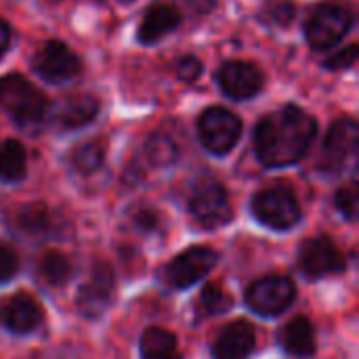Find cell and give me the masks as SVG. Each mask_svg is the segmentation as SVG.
<instances>
[{
    "label": "cell",
    "mask_w": 359,
    "mask_h": 359,
    "mask_svg": "<svg viewBox=\"0 0 359 359\" xmlns=\"http://www.w3.org/2000/svg\"><path fill=\"white\" fill-rule=\"evenodd\" d=\"M318 122L297 105H284L265 116L255 128V151L267 168L299 162L311 147Z\"/></svg>",
    "instance_id": "obj_1"
},
{
    "label": "cell",
    "mask_w": 359,
    "mask_h": 359,
    "mask_svg": "<svg viewBox=\"0 0 359 359\" xmlns=\"http://www.w3.org/2000/svg\"><path fill=\"white\" fill-rule=\"evenodd\" d=\"M0 107L21 128L36 130L48 116V101L40 88L19 74L0 78Z\"/></svg>",
    "instance_id": "obj_2"
},
{
    "label": "cell",
    "mask_w": 359,
    "mask_h": 359,
    "mask_svg": "<svg viewBox=\"0 0 359 359\" xmlns=\"http://www.w3.org/2000/svg\"><path fill=\"white\" fill-rule=\"evenodd\" d=\"M187 210L191 219L206 229L225 225L231 219V204H229L227 189L210 175L196 179L189 187Z\"/></svg>",
    "instance_id": "obj_3"
},
{
    "label": "cell",
    "mask_w": 359,
    "mask_h": 359,
    "mask_svg": "<svg viewBox=\"0 0 359 359\" xmlns=\"http://www.w3.org/2000/svg\"><path fill=\"white\" fill-rule=\"evenodd\" d=\"M359 145V128L353 118L337 120L322 145L318 168L328 177H339L347 170L349 164L355 162Z\"/></svg>",
    "instance_id": "obj_4"
},
{
    "label": "cell",
    "mask_w": 359,
    "mask_h": 359,
    "mask_svg": "<svg viewBox=\"0 0 359 359\" xmlns=\"http://www.w3.org/2000/svg\"><path fill=\"white\" fill-rule=\"evenodd\" d=\"M252 215L265 227L286 231L301 221V206L290 189L269 187L252 198Z\"/></svg>",
    "instance_id": "obj_5"
},
{
    "label": "cell",
    "mask_w": 359,
    "mask_h": 359,
    "mask_svg": "<svg viewBox=\"0 0 359 359\" xmlns=\"http://www.w3.org/2000/svg\"><path fill=\"white\" fill-rule=\"evenodd\" d=\"M353 25L349 8L339 4H322L305 23V38L313 50H328L339 44Z\"/></svg>",
    "instance_id": "obj_6"
},
{
    "label": "cell",
    "mask_w": 359,
    "mask_h": 359,
    "mask_svg": "<svg viewBox=\"0 0 359 359\" xmlns=\"http://www.w3.org/2000/svg\"><path fill=\"white\" fill-rule=\"evenodd\" d=\"M198 135L202 145L210 154L225 156L240 141L242 122L233 111L225 107H208L206 111H202L198 120Z\"/></svg>",
    "instance_id": "obj_7"
},
{
    "label": "cell",
    "mask_w": 359,
    "mask_h": 359,
    "mask_svg": "<svg viewBox=\"0 0 359 359\" xmlns=\"http://www.w3.org/2000/svg\"><path fill=\"white\" fill-rule=\"evenodd\" d=\"M294 297H297V288L290 278L267 276L257 280L248 288L246 305L263 318H276L294 303Z\"/></svg>",
    "instance_id": "obj_8"
},
{
    "label": "cell",
    "mask_w": 359,
    "mask_h": 359,
    "mask_svg": "<svg viewBox=\"0 0 359 359\" xmlns=\"http://www.w3.org/2000/svg\"><path fill=\"white\" fill-rule=\"evenodd\" d=\"M34 72L48 84H63L80 76L82 63L80 59L63 44L61 40H48L44 42L32 61Z\"/></svg>",
    "instance_id": "obj_9"
},
{
    "label": "cell",
    "mask_w": 359,
    "mask_h": 359,
    "mask_svg": "<svg viewBox=\"0 0 359 359\" xmlns=\"http://www.w3.org/2000/svg\"><path fill=\"white\" fill-rule=\"evenodd\" d=\"M219 261V255L212 248L196 246L181 255H177L166 267H164V280L170 288L183 290L200 282L204 276H208Z\"/></svg>",
    "instance_id": "obj_10"
},
{
    "label": "cell",
    "mask_w": 359,
    "mask_h": 359,
    "mask_svg": "<svg viewBox=\"0 0 359 359\" xmlns=\"http://www.w3.org/2000/svg\"><path fill=\"white\" fill-rule=\"evenodd\" d=\"M114 292H116V278L111 267L105 263H95L86 282L80 286L78 301H76L78 311L88 320L101 318L111 305Z\"/></svg>",
    "instance_id": "obj_11"
},
{
    "label": "cell",
    "mask_w": 359,
    "mask_h": 359,
    "mask_svg": "<svg viewBox=\"0 0 359 359\" xmlns=\"http://www.w3.org/2000/svg\"><path fill=\"white\" fill-rule=\"evenodd\" d=\"M299 267L309 280H320L332 273H341L345 269V257L337 248V244L326 238H311L301 244L299 250Z\"/></svg>",
    "instance_id": "obj_12"
},
{
    "label": "cell",
    "mask_w": 359,
    "mask_h": 359,
    "mask_svg": "<svg viewBox=\"0 0 359 359\" xmlns=\"http://www.w3.org/2000/svg\"><path fill=\"white\" fill-rule=\"evenodd\" d=\"M219 86L233 101H246L261 93L263 74L248 61H229L219 69Z\"/></svg>",
    "instance_id": "obj_13"
},
{
    "label": "cell",
    "mask_w": 359,
    "mask_h": 359,
    "mask_svg": "<svg viewBox=\"0 0 359 359\" xmlns=\"http://www.w3.org/2000/svg\"><path fill=\"white\" fill-rule=\"evenodd\" d=\"M42 318L44 311L40 303L25 292H19L0 305V326L15 334L34 332L42 324Z\"/></svg>",
    "instance_id": "obj_14"
},
{
    "label": "cell",
    "mask_w": 359,
    "mask_h": 359,
    "mask_svg": "<svg viewBox=\"0 0 359 359\" xmlns=\"http://www.w3.org/2000/svg\"><path fill=\"white\" fill-rule=\"evenodd\" d=\"M255 328L244 322H231L225 326V330L219 334V339L212 345V355L215 359H248L255 351Z\"/></svg>",
    "instance_id": "obj_15"
},
{
    "label": "cell",
    "mask_w": 359,
    "mask_h": 359,
    "mask_svg": "<svg viewBox=\"0 0 359 359\" xmlns=\"http://www.w3.org/2000/svg\"><path fill=\"white\" fill-rule=\"evenodd\" d=\"M179 23H181V13L170 4L158 2L145 11L143 21L139 23L137 36L143 44H154L162 40L166 34H170Z\"/></svg>",
    "instance_id": "obj_16"
},
{
    "label": "cell",
    "mask_w": 359,
    "mask_h": 359,
    "mask_svg": "<svg viewBox=\"0 0 359 359\" xmlns=\"http://www.w3.org/2000/svg\"><path fill=\"white\" fill-rule=\"evenodd\" d=\"M99 114V101L93 95H69L65 97L55 114L59 128L74 130L93 122Z\"/></svg>",
    "instance_id": "obj_17"
},
{
    "label": "cell",
    "mask_w": 359,
    "mask_h": 359,
    "mask_svg": "<svg viewBox=\"0 0 359 359\" xmlns=\"http://www.w3.org/2000/svg\"><path fill=\"white\" fill-rule=\"evenodd\" d=\"M280 347L294 358H311L316 353V330L313 324L299 316L292 318L280 330Z\"/></svg>",
    "instance_id": "obj_18"
},
{
    "label": "cell",
    "mask_w": 359,
    "mask_h": 359,
    "mask_svg": "<svg viewBox=\"0 0 359 359\" xmlns=\"http://www.w3.org/2000/svg\"><path fill=\"white\" fill-rule=\"evenodd\" d=\"M141 359H181L179 343L172 332L164 328H147L139 343Z\"/></svg>",
    "instance_id": "obj_19"
},
{
    "label": "cell",
    "mask_w": 359,
    "mask_h": 359,
    "mask_svg": "<svg viewBox=\"0 0 359 359\" xmlns=\"http://www.w3.org/2000/svg\"><path fill=\"white\" fill-rule=\"evenodd\" d=\"M13 227L23 236L38 238V236H44L53 227V223H50V215L44 204H27L15 212Z\"/></svg>",
    "instance_id": "obj_20"
},
{
    "label": "cell",
    "mask_w": 359,
    "mask_h": 359,
    "mask_svg": "<svg viewBox=\"0 0 359 359\" xmlns=\"http://www.w3.org/2000/svg\"><path fill=\"white\" fill-rule=\"evenodd\" d=\"M27 156L19 141L8 139L0 145V181L15 183L25 177Z\"/></svg>",
    "instance_id": "obj_21"
},
{
    "label": "cell",
    "mask_w": 359,
    "mask_h": 359,
    "mask_svg": "<svg viewBox=\"0 0 359 359\" xmlns=\"http://www.w3.org/2000/svg\"><path fill=\"white\" fill-rule=\"evenodd\" d=\"M38 278L48 286H63L72 278V263L65 255L57 250H46L38 261Z\"/></svg>",
    "instance_id": "obj_22"
},
{
    "label": "cell",
    "mask_w": 359,
    "mask_h": 359,
    "mask_svg": "<svg viewBox=\"0 0 359 359\" xmlns=\"http://www.w3.org/2000/svg\"><path fill=\"white\" fill-rule=\"evenodd\" d=\"M103 160H105V147L99 141H86L78 145L69 156L74 170L80 175H93L103 166Z\"/></svg>",
    "instance_id": "obj_23"
},
{
    "label": "cell",
    "mask_w": 359,
    "mask_h": 359,
    "mask_svg": "<svg viewBox=\"0 0 359 359\" xmlns=\"http://www.w3.org/2000/svg\"><path fill=\"white\" fill-rule=\"evenodd\" d=\"M145 154L154 166H168L179 158V145L170 135L154 133L145 143Z\"/></svg>",
    "instance_id": "obj_24"
},
{
    "label": "cell",
    "mask_w": 359,
    "mask_h": 359,
    "mask_svg": "<svg viewBox=\"0 0 359 359\" xmlns=\"http://www.w3.org/2000/svg\"><path fill=\"white\" fill-rule=\"evenodd\" d=\"M200 307L208 316H221L233 307V299L219 284H206L202 294H200Z\"/></svg>",
    "instance_id": "obj_25"
},
{
    "label": "cell",
    "mask_w": 359,
    "mask_h": 359,
    "mask_svg": "<svg viewBox=\"0 0 359 359\" xmlns=\"http://www.w3.org/2000/svg\"><path fill=\"white\" fill-rule=\"evenodd\" d=\"M294 4L288 2V0H280V2H271L267 4L263 11H261V19L267 23V25H278V27H286L292 23L294 19Z\"/></svg>",
    "instance_id": "obj_26"
},
{
    "label": "cell",
    "mask_w": 359,
    "mask_h": 359,
    "mask_svg": "<svg viewBox=\"0 0 359 359\" xmlns=\"http://www.w3.org/2000/svg\"><path fill=\"white\" fill-rule=\"evenodd\" d=\"M334 204L339 208V212L347 219V221H355L358 219V206H359V196H358V185L351 183L343 189L337 191Z\"/></svg>",
    "instance_id": "obj_27"
},
{
    "label": "cell",
    "mask_w": 359,
    "mask_h": 359,
    "mask_svg": "<svg viewBox=\"0 0 359 359\" xmlns=\"http://www.w3.org/2000/svg\"><path fill=\"white\" fill-rule=\"evenodd\" d=\"M17 269H19V259L15 250L8 248L6 244H0V284H6L8 280H13Z\"/></svg>",
    "instance_id": "obj_28"
},
{
    "label": "cell",
    "mask_w": 359,
    "mask_h": 359,
    "mask_svg": "<svg viewBox=\"0 0 359 359\" xmlns=\"http://www.w3.org/2000/svg\"><path fill=\"white\" fill-rule=\"evenodd\" d=\"M358 53V44H349V46H345L343 50L334 53L330 59H326V61H324V67H328V69H347V67H351V65L355 63Z\"/></svg>",
    "instance_id": "obj_29"
},
{
    "label": "cell",
    "mask_w": 359,
    "mask_h": 359,
    "mask_svg": "<svg viewBox=\"0 0 359 359\" xmlns=\"http://www.w3.org/2000/svg\"><path fill=\"white\" fill-rule=\"evenodd\" d=\"M202 74V61L194 55H187V57H181L177 61V76L185 82H194L198 80Z\"/></svg>",
    "instance_id": "obj_30"
},
{
    "label": "cell",
    "mask_w": 359,
    "mask_h": 359,
    "mask_svg": "<svg viewBox=\"0 0 359 359\" xmlns=\"http://www.w3.org/2000/svg\"><path fill=\"white\" fill-rule=\"evenodd\" d=\"M133 221H135L137 229H141V231H158V227H160V217L151 208H139L135 212Z\"/></svg>",
    "instance_id": "obj_31"
},
{
    "label": "cell",
    "mask_w": 359,
    "mask_h": 359,
    "mask_svg": "<svg viewBox=\"0 0 359 359\" xmlns=\"http://www.w3.org/2000/svg\"><path fill=\"white\" fill-rule=\"evenodd\" d=\"M191 13H196V15H206V13H210L212 8H215V4H217V0H181Z\"/></svg>",
    "instance_id": "obj_32"
},
{
    "label": "cell",
    "mask_w": 359,
    "mask_h": 359,
    "mask_svg": "<svg viewBox=\"0 0 359 359\" xmlns=\"http://www.w3.org/2000/svg\"><path fill=\"white\" fill-rule=\"evenodd\" d=\"M8 44H11V27H8L6 21L0 19V59H2V55L6 53Z\"/></svg>",
    "instance_id": "obj_33"
},
{
    "label": "cell",
    "mask_w": 359,
    "mask_h": 359,
    "mask_svg": "<svg viewBox=\"0 0 359 359\" xmlns=\"http://www.w3.org/2000/svg\"><path fill=\"white\" fill-rule=\"evenodd\" d=\"M124 2H130V0H124Z\"/></svg>",
    "instance_id": "obj_34"
}]
</instances>
